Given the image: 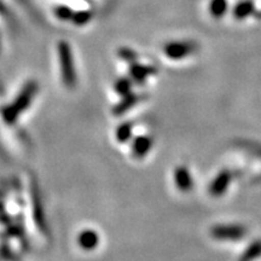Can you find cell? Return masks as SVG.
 Instances as JSON below:
<instances>
[{"mask_svg": "<svg viewBox=\"0 0 261 261\" xmlns=\"http://www.w3.org/2000/svg\"><path fill=\"white\" fill-rule=\"evenodd\" d=\"M253 12V4L250 2H241L240 4L236 5L234 8V17L243 19L249 16Z\"/></svg>", "mask_w": 261, "mask_h": 261, "instance_id": "obj_13", "label": "cell"}, {"mask_svg": "<svg viewBox=\"0 0 261 261\" xmlns=\"http://www.w3.org/2000/svg\"><path fill=\"white\" fill-rule=\"evenodd\" d=\"M174 180L179 190L187 192L190 191L194 187V180H192L191 173L185 166H179L174 171Z\"/></svg>", "mask_w": 261, "mask_h": 261, "instance_id": "obj_8", "label": "cell"}, {"mask_svg": "<svg viewBox=\"0 0 261 261\" xmlns=\"http://www.w3.org/2000/svg\"><path fill=\"white\" fill-rule=\"evenodd\" d=\"M144 98L143 94H139V93H128L126 94V96L122 97V99L120 100L119 103L116 104L115 107H114L113 109V113L115 114V115H122V114H125L128 112V110L132 109L133 107L137 106L140 100Z\"/></svg>", "mask_w": 261, "mask_h": 261, "instance_id": "obj_6", "label": "cell"}, {"mask_svg": "<svg viewBox=\"0 0 261 261\" xmlns=\"http://www.w3.org/2000/svg\"><path fill=\"white\" fill-rule=\"evenodd\" d=\"M152 148V138L149 136H139L132 143V155L136 159H143Z\"/></svg>", "mask_w": 261, "mask_h": 261, "instance_id": "obj_7", "label": "cell"}, {"mask_svg": "<svg viewBox=\"0 0 261 261\" xmlns=\"http://www.w3.org/2000/svg\"><path fill=\"white\" fill-rule=\"evenodd\" d=\"M99 237L93 230H85L79 236V243L84 249L91 250L98 246Z\"/></svg>", "mask_w": 261, "mask_h": 261, "instance_id": "obj_9", "label": "cell"}, {"mask_svg": "<svg viewBox=\"0 0 261 261\" xmlns=\"http://www.w3.org/2000/svg\"><path fill=\"white\" fill-rule=\"evenodd\" d=\"M91 18H92V14H91L90 11H80V12H77V14L73 15L71 21H73L74 23L77 25H84V24H86L87 22H90Z\"/></svg>", "mask_w": 261, "mask_h": 261, "instance_id": "obj_16", "label": "cell"}, {"mask_svg": "<svg viewBox=\"0 0 261 261\" xmlns=\"http://www.w3.org/2000/svg\"><path fill=\"white\" fill-rule=\"evenodd\" d=\"M261 256V240L254 241L252 244L247 247V249L244 250L241 261H253Z\"/></svg>", "mask_w": 261, "mask_h": 261, "instance_id": "obj_10", "label": "cell"}, {"mask_svg": "<svg viewBox=\"0 0 261 261\" xmlns=\"http://www.w3.org/2000/svg\"><path fill=\"white\" fill-rule=\"evenodd\" d=\"M231 180H232V172L228 171V169L220 171L210 184L208 191H210L211 196H213V197L223 196L226 192L228 187H230Z\"/></svg>", "mask_w": 261, "mask_h": 261, "instance_id": "obj_4", "label": "cell"}, {"mask_svg": "<svg viewBox=\"0 0 261 261\" xmlns=\"http://www.w3.org/2000/svg\"><path fill=\"white\" fill-rule=\"evenodd\" d=\"M58 56L61 62V71L64 84L68 87H74L76 83V74L74 69L73 54L70 45L67 41H61L58 44Z\"/></svg>", "mask_w": 261, "mask_h": 261, "instance_id": "obj_1", "label": "cell"}, {"mask_svg": "<svg viewBox=\"0 0 261 261\" xmlns=\"http://www.w3.org/2000/svg\"><path fill=\"white\" fill-rule=\"evenodd\" d=\"M156 69L151 65H144L139 63H130L129 68V75L132 77L133 81H136L137 84H144L146 79L150 76V75L155 74Z\"/></svg>", "mask_w": 261, "mask_h": 261, "instance_id": "obj_5", "label": "cell"}, {"mask_svg": "<svg viewBox=\"0 0 261 261\" xmlns=\"http://www.w3.org/2000/svg\"><path fill=\"white\" fill-rule=\"evenodd\" d=\"M119 55H120V57L122 58V60L129 62V63H135L136 60H137L136 52L129 50V48H122V50L119 52Z\"/></svg>", "mask_w": 261, "mask_h": 261, "instance_id": "obj_17", "label": "cell"}, {"mask_svg": "<svg viewBox=\"0 0 261 261\" xmlns=\"http://www.w3.org/2000/svg\"><path fill=\"white\" fill-rule=\"evenodd\" d=\"M227 11V2L226 0H211L210 3V12L215 18H220Z\"/></svg>", "mask_w": 261, "mask_h": 261, "instance_id": "obj_11", "label": "cell"}, {"mask_svg": "<svg viewBox=\"0 0 261 261\" xmlns=\"http://www.w3.org/2000/svg\"><path fill=\"white\" fill-rule=\"evenodd\" d=\"M130 89H132V81L128 77H121L115 83V91L120 96L123 97L130 93Z\"/></svg>", "mask_w": 261, "mask_h": 261, "instance_id": "obj_14", "label": "cell"}, {"mask_svg": "<svg viewBox=\"0 0 261 261\" xmlns=\"http://www.w3.org/2000/svg\"><path fill=\"white\" fill-rule=\"evenodd\" d=\"M55 15H56V17L58 19H61V21H71V18H73V10L70 8H68V6H64V5H61V6H57L56 9H55Z\"/></svg>", "mask_w": 261, "mask_h": 261, "instance_id": "obj_15", "label": "cell"}, {"mask_svg": "<svg viewBox=\"0 0 261 261\" xmlns=\"http://www.w3.org/2000/svg\"><path fill=\"white\" fill-rule=\"evenodd\" d=\"M195 42L191 41H172L168 42L165 47H163V52L168 58L171 60L178 61L182 60V58L188 57L189 55L194 54L196 51Z\"/></svg>", "mask_w": 261, "mask_h": 261, "instance_id": "obj_3", "label": "cell"}, {"mask_svg": "<svg viewBox=\"0 0 261 261\" xmlns=\"http://www.w3.org/2000/svg\"><path fill=\"white\" fill-rule=\"evenodd\" d=\"M247 228L242 225H217L211 228V236L215 240L237 241L246 237Z\"/></svg>", "mask_w": 261, "mask_h": 261, "instance_id": "obj_2", "label": "cell"}, {"mask_svg": "<svg viewBox=\"0 0 261 261\" xmlns=\"http://www.w3.org/2000/svg\"><path fill=\"white\" fill-rule=\"evenodd\" d=\"M133 133V126L132 122H123L117 127L116 129V139L120 143H126L132 138Z\"/></svg>", "mask_w": 261, "mask_h": 261, "instance_id": "obj_12", "label": "cell"}]
</instances>
